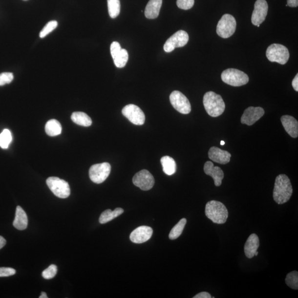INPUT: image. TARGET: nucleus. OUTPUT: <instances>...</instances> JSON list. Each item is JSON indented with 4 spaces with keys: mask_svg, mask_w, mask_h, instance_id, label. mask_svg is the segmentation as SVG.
Here are the masks:
<instances>
[{
    "mask_svg": "<svg viewBox=\"0 0 298 298\" xmlns=\"http://www.w3.org/2000/svg\"><path fill=\"white\" fill-rule=\"evenodd\" d=\"M293 193L290 179L284 174H279L276 178L273 197L278 204H283L290 199Z\"/></svg>",
    "mask_w": 298,
    "mask_h": 298,
    "instance_id": "nucleus-1",
    "label": "nucleus"
},
{
    "mask_svg": "<svg viewBox=\"0 0 298 298\" xmlns=\"http://www.w3.org/2000/svg\"><path fill=\"white\" fill-rule=\"evenodd\" d=\"M203 105L207 113L212 117L221 116L225 109L222 97L213 91L208 92L204 95Z\"/></svg>",
    "mask_w": 298,
    "mask_h": 298,
    "instance_id": "nucleus-2",
    "label": "nucleus"
},
{
    "mask_svg": "<svg viewBox=\"0 0 298 298\" xmlns=\"http://www.w3.org/2000/svg\"><path fill=\"white\" fill-rule=\"evenodd\" d=\"M205 213L208 219L218 224L226 223L228 218L229 213L227 207L219 201L208 202L206 204Z\"/></svg>",
    "mask_w": 298,
    "mask_h": 298,
    "instance_id": "nucleus-3",
    "label": "nucleus"
},
{
    "mask_svg": "<svg viewBox=\"0 0 298 298\" xmlns=\"http://www.w3.org/2000/svg\"><path fill=\"white\" fill-rule=\"evenodd\" d=\"M221 80L225 84L232 86H243L248 83L249 76L245 72L235 69L224 70L221 75Z\"/></svg>",
    "mask_w": 298,
    "mask_h": 298,
    "instance_id": "nucleus-4",
    "label": "nucleus"
},
{
    "mask_svg": "<svg viewBox=\"0 0 298 298\" xmlns=\"http://www.w3.org/2000/svg\"><path fill=\"white\" fill-rule=\"evenodd\" d=\"M268 61L284 65L288 62L289 53L286 46L279 44H273L268 46L266 51Z\"/></svg>",
    "mask_w": 298,
    "mask_h": 298,
    "instance_id": "nucleus-5",
    "label": "nucleus"
},
{
    "mask_svg": "<svg viewBox=\"0 0 298 298\" xmlns=\"http://www.w3.org/2000/svg\"><path fill=\"white\" fill-rule=\"evenodd\" d=\"M46 182L51 191L58 198L64 199L69 197L70 189L66 181L57 177H50Z\"/></svg>",
    "mask_w": 298,
    "mask_h": 298,
    "instance_id": "nucleus-6",
    "label": "nucleus"
},
{
    "mask_svg": "<svg viewBox=\"0 0 298 298\" xmlns=\"http://www.w3.org/2000/svg\"><path fill=\"white\" fill-rule=\"evenodd\" d=\"M236 22L235 18L229 14H225L219 20L216 27V33L221 38H228L235 33Z\"/></svg>",
    "mask_w": 298,
    "mask_h": 298,
    "instance_id": "nucleus-7",
    "label": "nucleus"
},
{
    "mask_svg": "<svg viewBox=\"0 0 298 298\" xmlns=\"http://www.w3.org/2000/svg\"><path fill=\"white\" fill-rule=\"evenodd\" d=\"M110 170L111 167L108 163L93 165L89 169V176L93 182L100 184L109 176Z\"/></svg>",
    "mask_w": 298,
    "mask_h": 298,
    "instance_id": "nucleus-8",
    "label": "nucleus"
},
{
    "mask_svg": "<svg viewBox=\"0 0 298 298\" xmlns=\"http://www.w3.org/2000/svg\"><path fill=\"white\" fill-rule=\"evenodd\" d=\"M189 41V36L185 31H178L170 37L166 42L164 49L166 52L170 53L176 48L183 47Z\"/></svg>",
    "mask_w": 298,
    "mask_h": 298,
    "instance_id": "nucleus-9",
    "label": "nucleus"
},
{
    "mask_svg": "<svg viewBox=\"0 0 298 298\" xmlns=\"http://www.w3.org/2000/svg\"><path fill=\"white\" fill-rule=\"evenodd\" d=\"M170 102L173 108L182 114H189L191 111V106L188 99L182 93L174 91L170 96Z\"/></svg>",
    "mask_w": 298,
    "mask_h": 298,
    "instance_id": "nucleus-10",
    "label": "nucleus"
},
{
    "mask_svg": "<svg viewBox=\"0 0 298 298\" xmlns=\"http://www.w3.org/2000/svg\"><path fill=\"white\" fill-rule=\"evenodd\" d=\"M122 112L123 116L135 125H143L146 121L145 114L137 106L133 104L127 105L123 108Z\"/></svg>",
    "mask_w": 298,
    "mask_h": 298,
    "instance_id": "nucleus-11",
    "label": "nucleus"
},
{
    "mask_svg": "<svg viewBox=\"0 0 298 298\" xmlns=\"http://www.w3.org/2000/svg\"><path fill=\"white\" fill-rule=\"evenodd\" d=\"M133 182L135 186L142 190L148 191L154 186L155 180L150 172L147 170H143L135 174Z\"/></svg>",
    "mask_w": 298,
    "mask_h": 298,
    "instance_id": "nucleus-12",
    "label": "nucleus"
},
{
    "mask_svg": "<svg viewBox=\"0 0 298 298\" xmlns=\"http://www.w3.org/2000/svg\"><path fill=\"white\" fill-rule=\"evenodd\" d=\"M268 10V6L266 0H257L255 3L251 22L255 25H260L266 19Z\"/></svg>",
    "mask_w": 298,
    "mask_h": 298,
    "instance_id": "nucleus-13",
    "label": "nucleus"
},
{
    "mask_svg": "<svg viewBox=\"0 0 298 298\" xmlns=\"http://www.w3.org/2000/svg\"><path fill=\"white\" fill-rule=\"evenodd\" d=\"M265 114V110L259 107H250L245 110L241 118L242 124L252 126Z\"/></svg>",
    "mask_w": 298,
    "mask_h": 298,
    "instance_id": "nucleus-14",
    "label": "nucleus"
},
{
    "mask_svg": "<svg viewBox=\"0 0 298 298\" xmlns=\"http://www.w3.org/2000/svg\"><path fill=\"white\" fill-rule=\"evenodd\" d=\"M152 229L147 226H142L135 229L130 235V240L135 244H142L148 241L152 236Z\"/></svg>",
    "mask_w": 298,
    "mask_h": 298,
    "instance_id": "nucleus-15",
    "label": "nucleus"
},
{
    "mask_svg": "<svg viewBox=\"0 0 298 298\" xmlns=\"http://www.w3.org/2000/svg\"><path fill=\"white\" fill-rule=\"evenodd\" d=\"M204 171L208 176H211L214 181L215 185L221 186L224 177L223 170L218 167H214L212 161H207L204 166Z\"/></svg>",
    "mask_w": 298,
    "mask_h": 298,
    "instance_id": "nucleus-16",
    "label": "nucleus"
},
{
    "mask_svg": "<svg viewBox=\"0 0 298 298\" xmlns=\"http://www.w3.org/2000/svg\"><path fill=\"white\" fill-rule=\"evenodd\" d=\"M208 156L209 158L215 163L225 165L229 163L231 161L232 155L227 151L221 150L219 148L213 147L209 150Z\"/></svg>",
    "mask_w": 298,
    "mask_h": 298,
    "instance_id": "nucleus-17",
    "label": "nucleus"
},
{
    "mask_svg": "<svg viewBox=\"0 0 298 298\" xmlns=\"http://www.w3.org/2000/svg\"><path fill=\"white\" fill-rule=\"evenodd\" d=\"M281 122L287 133L291 137L296 138L298 136V122L296 119L291 116H283L281 117Z\"/></svg>",
    "mask_w": 298,
    "mask_h": 298,
    "instance_id": "nucleus-18",
    "label": "nucleus"
},
{
    "mask_svg": "<svg viewBox=\"0 0 298 298\" xmlns=\"http://www.w3.org/2000/svg\"><path fill=\"white\" fill-rule=\"evenodd\" d=\"M259 246V240L256 234H252L247 240L244 246V252L246 256L252 258L255 256Z\"/></svg>",
    "mask_w": 298,
    "mask_h": 298,
    "instance_id": "nucleus-19",
    "label": "nucleus"
},
{
    "mask_svg": "<svg viewBox=\"0 0 298 298\" xmlns=\"http://www.w3.org/2000/svg\"><path fill=\"white\" fill-rule=\"evenodd\" d=\"M163 0H150L145 10V16L148 19H155L159 16Z\"/></svg>",
    "mask_w": 298,
    "mask_h": 298,
    "instance_id": "nucleus-20",
    "label": "nucleus"
},
{
    "mask_svg": "<svg viewBox=\"0 0 298 298\" xmlns=\"http://www.w3.org/2000/svg\"><path fill=\"white\" fill-rule=\"evenodd\" d=\"M13 225L20 231H23L27 228L28 225V218L26 213L20 206L17 207L15 218L13 222Z\"/></svg>",
    "mask_w": 298,
    "mask_h": 298,
    "instance_id": "nucleus-21",
    "label": "nucleus"
},
{
    "mask_svg": "<svg viewBox=\"0 0 298 298\" xmlns=\"http://www.w3.org/2000/svg\"><path fill=\"white\" fill-rule=\"evenodd\" d=\"M161 163L163 166V171L169 176H171L176 171L175 161L171 157L165 156L161 159Z\"/></svg>",
    "mask_w": 298,
    "mask_h": 298,
    "instance_id": "nucleus-22",
    "label": "nucleus"
},
{
    "mask_svg": "<svg viewBox=\"0 0 298 298\" xmlns=\"http://www.w3.org/2000/svg\"><path fill=\"white\" fill-rule=\"evenodd\" d=\"M123 212H124V210L121 208H117L113 211L110 210H106L101 214L99 219L100 223L101 224L107 223L117 218L118 216L123 214Z\"/></svg>",
    "mask_w": 298,
    "mask_h": 298,
    "instance_id": "nucleus-23",
    "label": "nucleus"
},
{
    "mask_svg": "<svg viewBox=\"0 0 298 298\" xmlns=\"http://www.w3.org/2000/svg\"><path fill=\"white\" fill-rule=\"evenodd\" d=\"M71 118L75 124L81 126L89 127L92 125V122L91 118L84 112H74L72 114Z\"/></svg>",
    "mask_w": 298,
    "mask_h": 298,
    "instance_id": "nucleus-24",
    "label": "nucleus"
},
{
    "mask_svg": "<svg viewBox=\"0 0 298 298\" xmlns=\"http://www.w3.org/2000/svg\"><path fill=\"white\" fill-rule=\"evenodd\" d=\"M45 130L46 133L50 137H55L62 133V127L58 121L55 119H51L46 123Z\"/></svg>",
    "mask_w": 298,
    "mask_h": 298,
    "instance_id": "nucleus-25",
    "label": "nucleus"
},
{
    "mask_svg": "<svg viewBox=\"0 0 298 298\" xmlns=\"http://www.w3.org/2000/svg\"><path fill=\"white\" fill-rule=\"evenodd\" d=\"M187 223V220L183 218L174 226L170 232L169 234L170 239L175 240L180 236L185 227Z\"/></svg>",
    "mask_w": 298,
    "mask_h": 298,
    "instance_id": "nucleus-26",
    "label": "nucleus"
},
{
    "mask_svg": "<svg viewBox=\"0 0 298 298\" xmlns=\"http://www.w3.org/2000/svg\"><path fill=\"white\" fill-rule=\"evenodd\" d=\"M113 59L115 65L118 68L124 67L128 61V53L125 49H122Z\"/></svg>",
    "mask_w": 298,
    "mask_h": 298,
    "instance_id": "nucleus-27",
    "label": "nucleus"
},
{
    "mask_svg": "<svg viewBox=\"0 0 298 298\" xmlns=\"http://www.w3.org/2000/svg\"><path fill=\"white\" fill-rule=\"evenodd\" d=\"M109 15L112 19L116 18L120 14V0H107Z\"/></svg>",
    "mask_w": 298,
    "mask_h": 298,
    "instance_id": "nucleus-28",
    "label": "nucleus"
},
{
    "mask_svg": "<svg viewBox=\"0 0 298 298\" xmlns=\"http://www.w3.org/2000/svg\"><path fill=\"white\" fill-rule=\"evenodd\" d=\"M11 131L7 129H4L0 134V147L6 149L12 142Z\"/></svg>",
    "mask_w": 298,
    "mask_h": 298,
    "instance_id": "nucleus-29",
    "label": "nucleus"
},
{
    "mask_svg": "<svg viewBox=\"0 0 298 298\" xmlns=\"http://www.w3.org/2000/svg\"><path fill=\"white\" fill-rule=\"evenodd\" d=\"M286 283L289 287L295 290L298 289V272L293 271L289 273L286 278Z\"/></svg>",
    "mask_w": 298,
    "mask_h": 298,
    "instance_id": "nucleus-30",
    "label": "nucleus"
},
{
    "mask_svg": "<svg viewBox=\"0 0 298 298\" xmlns=\"http://www.w3.org/2000/svg\"><path fill=\"white\" fill-rule=\"evenodd\" d=\"M58 22L56 21H51L45 25L40 33V37L41 38H44L49 35L58 26Z\"/></svg>",
    "mask_w": 298,
    "mask_h": 298,
    "instance_id": "nucleus-31",
    "label": "nucleus"
},
{
    "mask_svg": "<svg viewBox=\"0 0 298 298\" xmlns=\"http://www.w3.org/2000/svg\"><path fill=\"white\" fill-rule=\"evenodd\" d=\"M57 267L54 265H50L42 272L43 277L46 279H52L57 273Z\"/></svg>",
    "mask_w": 298,
    "mask_h": 298,
    "instance_id": "nucleus-32",
    "label": "nucleus"
},
{
    "mask_svg": "<svg viewBox=\"0 0 298 298\" xmlns=\"http://www.w3.org/2000/svg\"><path fill=\"white\" fill-rule=\"evenodd\" d=\"M176 3L180 9L188 10L194 6V0H177Z\"/></svg>",
    "mask_w": 298,
    "mask_h": 298,
    "instance_id": "nucleus-33",
    "label": "nucleus"
},
{
    "mask_svg": "<svg viewBox=\"0 0 298 298\" xmlns=\"http://www.w3.org/2000/svg\"><path fill=\"white\" fill-rule=\"evenodd\" d=\"M14 78V75L11 72H3L0 74V86L11 83Z\"/></svg>",
    "mask_w": 298,
    "mask_h": 298,
    "instance_id": "nucleus-34",
    "label": "nucleus"
},
{
    "mask_svg": "<svg viewBox=\"0 0 298 298\" xmlns=\"http://www.w3.org/2000/svg\"><path fill=\"white\" fill-rule=\"evenodd\" d=\"M16 270L10 267H0V277H6L16 274Z\"/></svg>",
    "mask_w": 298,
    "mask_h": 298,
    "instance_id": "nucleus-35",
    "label": "nucleus"
},
{
    "mask_svg": "<svg viewBox=\"0 0 298 298\" xmlns=\"http://www.w3.org/2000/svg\"><path fill=\"white\" fill-rule=\"evenodd\" d=\"M122 48L120 44L117 42H113L111 45H110V54H111L112 57L114 58L116 57V55L121 50Z\"/></svg>",
    "mask_w": 298,
    "mask_h": 298,
    "instance_id": "nucleus-36",
    "label": "nucleus"
},
{
    "mask_svg": "<svg viewBox=\"0 0 298 298\" xmlns=\"http://www.w3.org/2000/svg\"><path fill=\"white\" fill-rule=\"evenodd\" d=\"M194 298H211L212 296L210 293L206 292L199 293L196 296H195Z\"/></svg>",
    "mask_w": 298,
    "mask_h": 298,
    "instance_id": "nucleus-37",
    "label": "nucleus"
},
{
    "mask_svg": "<svg viewBox=\"0 0 298 298\" xmlns=\"http://www.w3.org/2000/svg\"><path fill=\"white\" fill-rule=\"evenodd\" d=\"M292 86L295 91H298V74L296 75L292 81Z\"/></svg>",
    "mask_w": 298,
    "mask_h": 298,
    "instance_id": "nucleus-38",
    "label": "nucleus"
},
{
    "mask_svg": "<svg viewBox=\"0 0 298 298\" xmlns=\"http://www.w3.org/2000/svg\"><path fill=\"white\" fill-rule=\"evenodd\" d=\"M287 5L291 7H297L298 6V0H287Z\"/></svg>",
    "mask_w": 298,
    "mask_h": 298,
    "instance_id": "nucleus-39",
    "label": "nucleus"
},
{
    "mask_svg": "<svg viewBox=\"0 0 298 298\" xmlns=\"http://www.w3.org/2000/svg\"><path fill=\"white\" fill-rule=\"evenodd\" d=\"M6 240L2 236H0V249H1L5 246Z\"/></svg>",
    "mask_w": 298,
    "mask_h": 298,
    "instance_id": "nucleus-40",
    "label": "nucleus"
},
{
    "mask_svg": "<svg viewBox=\"0 0 298 298\" xmlns=\"http://www.w3.org/2000/svg\"><path fill=\"white\" fill-rule=\"evenodd\" d=\"M40 298H48V296L47 295H46V293L44 292H42L41 293V295L40 296V297H39Z\"/></svg>",
    "mask_w": 298,
    "mask_h": 298,
    "instance_id": "nucleus-41",
    "label": "nucleus"
},
{
    "mask_svg": "<svg viewBox=\"0 0 298 298\" xmlns=\"http://www.w3.org/2000/svg\"><path fill=\"white\" fill-rule=\"evenodd\" d=\"M225 142L223 141V140H222V141H221V142H220L221 146H224V145H225Z\"/></svg>",
    "mask_w": 298,
    "mask_h": 298,
    "instance_id": "nucleus-42",
    "label": "nucleus"
},
{
    "mask_svg": "<svg viewBox=\"0 0 298 298\" xmlns=\"http://www.w3.org/2000/svg\"><path fill=\"white\" fill-rule=\"evenodd\" d=\"M258 254V252H257V251H256V252L255 253V256H257Z\"/></svg>",
    "mask_w": 298,
    "mask_h": 298,
    "instance_id": "nucleus-43",
    "label": "nucleus"
},
{
    "mask_svg": "<svg viewBox=\"0 0 298 298\" xmlns=\"http://www.w3.org/2000/svg\"><path fill=\"white\" fill-rule=\"evenodd\" d=\"M257 26L258 27H259V26H260V25H257Z\"/></svg>",
    "mask_w": 298,
    "mask_h": 298,
    "instance_id": "nucleus-44",
    "label": "nucleus"
}]
</instances>
